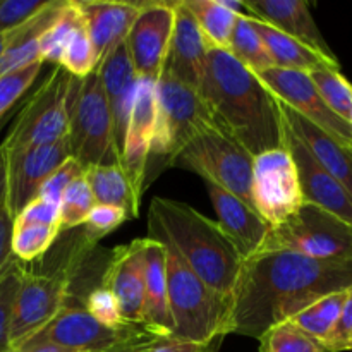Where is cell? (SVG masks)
<instances>
[{
  "mask_svg": "<svg viewBox=\"0 0 352 352\" xmlns=\"http://www.w3.org/2000/svg\"><path fill=\"white\" fill-rule=\"evenodd\" d=\"M352 285V261L316 260L292 251H265L241 265L229 299L226 336L260 339L306 306Z\"/></svg>",
  "mask_w": 352,
  "mask_h": 352,
  "instance_id": "6da1fadb",
  "label": "cell"
},
{
  "mask_svg": "<svg viewBox=\"0 0 352 352\" xmlns=\"http://www.w3.org/2000/svg\"><path fill=\"white\" fill-rule=\"evenodd\" d=\"M213 124L237 141L251 157L285 146L278 100L229 52L210 48L198 89Z\"/></svg>",
  "mask_w": 352,
  "mask_h": 352,
  "instance_id": "7a4b0ae2",
  "label": "cell"
},
{
  "mask_svg": "<svg viewBox=\"0 0 352 352\" xmlns=\"http://www.w3.org/2000/svg\"><path fill=\"white\" fill-rule=\"evenodd\" d=\"M148 239L170 248L210 289L230 299L243 258L215 220L182 201L153 198L148 208Z\"/></svg>",
  "mask_w": 352,
  "mask_h": 352,
  "instance_id": "3957f363",
  "label": "cell"
},
{
  "mask_svg": "<svg viewBox=\"0 0 352 352\" xmlns=\"http://www.w3.org/2000/svg\"><path fill=\"white\" fill-rule=\"evenodd\" d=\"M167 251V291L172 339L213 346L226 337L229 299L210 289L170 250Z\"/></svg>",
  "mask_w": 352,
  "mask_h": 352,
  "instance_id": "277c9868",
  "label": "cell"
},
{
  "mask_svg": "<svg viewBox=\"0 0 352 352\" xmlns=\"http://www.w3.org/2000/svg\"><path fill=\"white\" fill-rule=\"evenodd\" d=\"M78 79L54 65L17 113L2 146L7 153L54 143L69 136V110Z\"/></svg>",
  "mask_w": 352,
  "mask_h": 352,
  "instance_id": "5b68a950",
  "label": "cell"
},
{
  "mask_svg": "<svg viewBox=\"0 0 352 352\" xmlns=\"http://www.w3.org/2000/svg\"><path fill=\"white\" fill-rule=\"evenodd\" d=\"M157 120L151 143V158L174 165L181 151L210 126H215L206 103L196 89L182 85L164 71L155 85Z\"/></svg>",
  "mask_w": 352,
  "mask_h": 352,
  "instance_id": "8992f818",
  "label": "cell"
},
{
  "mask_svg": "<svg viewBox=\"0 0 352 352\" xmlns=\"http://www.w3.org/2000/svg\"><path fill=\"white\" fill-rule=\"evenodd\" d=\"M69 141L72 157L85 168L120 165L112 116L98 71L76 82L69 110Z\"/></svg>",
  "mask_w": 352,
  "mask_h": 352,
  "instance_id": "52a82bcc",
  "label": "cell"
},
{
  "mask_svg": "<svg viewBox=\"0 0 352 352\" xmlns=\"http://www.w3.org/2000/svg\"><path fill=\"white\" fill-rule=\"evenodd\" d=\"M265 251H292L316 260L352 261V226L305 203L291 219L270 227L258 253Z\"/></svg>",
  "mask_w": 352,
  "mask_h": 352,
  "instance_id": "ba28073f",
  "label": "cell"
},
{
  "mask_svg": "<svg viewBox=\"0 0 352 352\" xmlns=\"http://www.w3.org/2000/svg\"><path fill=\"white\" fill-rule=\"evenodd\" d=\"M174 165L192 170L205 182H212L253 206V157L217 126L203 129L181 151Z\"/></svg>",
  "mask_w": 352,
  "mask_h": 352,
  "instance_id": "9c48e42d",
  "label": "cell"
},
{
  "mask_svg": "<svg viewBox=\"0 0 352 352\" xmlns=\"http://www.w3.org/2000/svg\"><path fill=\"white\" fill-rule=\"evenodd\" d=\"M157 339L162 337L153 336L143 325L113 329L93 318L82 306L65 305L47 327L24 344H52L78 352H116L153 342Z\"/></svg>",
  "mask_w": 352,
  "mask_h": 352,
  "instance_id": "30bf717a",
  "label": "cell"
},
{
  "mask_svg": "<svg viewBox=\"0 0 352 352\" xmlns=\"http://www.w3.org/2000/svg\"><path fill=\"white\" fill-rule=\"evenodd\" d=\"M251 201L270 227L284 223L305 205L298 167L287 144L253 158Z\"/></svg>",
  "mask_w": 352,
  "mask_h": 352,
  "instance_id": "8fae6325",
  "label": "cell"
},
{
  "mask_svg": "<svg viewBox=\"0 0 352 352\" xmlns=\"http://www.w3.org/2000/svg\"><path fill=\"white\" fill-rule=\"evenodd\" d=\"M71 285V270L55 274H31L23 270L10 315V347L17 349L36 336L65 306Z\"/></svg>",
  "mask_w": 352,
  "mask_h": 352,
  "instance_id": "7c38bea8",
  "label": "cell"
},
{
  "mask_svg": "<svg viewBox=\"0 0 352 352\" xmlns=\"http://www.w3.org/2000/svg\"><path fill=\"white\" fill-rule=\"evenodd\" d=\"M258 78L274 93L278 102L287 105L302 119L352 150V126L340 119L337 113H333L330 107L323 102L309 74L270 67L267 71L258 72Z\"/></svg>",
  "mask_w": 352,
  "mask_h": 352,
  "instance_id": "4fadbf2b",
  "label": "cell"
},
{
  "mask_svg": "<svg viewBox=\"0 0 352 352\" xmlns=\"http://www.w3.org/2000/svg\"><path fill=\"white\" fill-rule=\"evenodd\" d=\"M174 2H141L126 38L127 54L141 79L157 82L164 74L174 31Z\"/></svg>",
  "mask_w": 352,
  "mask_h": 352,
  "instance_id": "5bb4252c",
  "label": "cell"
},
{
  "mask_svg": "<svg viewBox=\"0 0 352 352\" xmlns=\"http://www.w3.org/2000/svg\"><path fill=\"white\" fill-rule=\"evenodd\" d=\"M69 157H72L69 136L54 143L7 153L6 206L12 220L23 212L28 203L36 198L41 184Z\"/></svg>",
  "mask_w": 352,
  "mask_h": 352,
  "instance_id": "9a60e30c",
  "label": "cell"
},
{
  "mask_svg": "<svg viewBox=\"0 0 352 352\" xmlns=\"http://www.w3.org/2000/svg\"><path fill=\"white\" fill-rule=\"evenodd\" d=\"M155 85L150 79H141L134 96L129 124H127L126 140H124L120 167L129 181L134 198L141 203L144 188L148 184L150 170V153L157 120V96Z\"/></svg>",
  "mask_w": 352,
  "mask_h": 352,
  "instance_id": "2e32d148",
  "label": "cell"
},
{
  "mask_svg": "<svg viewBox=\"0 0 352 352\" xmlns=\"http://www.w3.org/2000/svg\"><path fill=\"white\" fill-rule=\"evenodd\" d=\"M146 243L143 237L117 246L102 278V285L116 296L122 320L129 325H143Z\"/></svg>",
  "mask_w": 352,
  "mask_h": 352,
  "instance_id": "e0dca14e",
  "label": "cell"
},
{
  "mask_svg": "<svg viewBox=\"0 0 352 352\" xmlns=\"http://www.w3.org/2000/svg\"><path fill=\"white\" fill-rule=\"evenodd\" d=\"M285 144H287L296 162V167H298L305 203L316 206V208L352 226V196L344 189V186L339 184L313 158L308 148L287 127H285Z\"/></svg>",
  "mask_w": 352,
  "mask_h": 352,
  "instance_id": "ac0fdd59",
  "label": "cell"
},
{
  "mask_svg": "<svg viewBox=\"0 0 352 352\" xmlns=\"http://www.w3.org/2000/svg\"><path fill=\"white\" fill-rule=\"evenodd\" d=\"M96 71H98L100 82L105 91L107 103H109L113 122V138H116V146L120 157L134 96H136L138 85H140V76L134 71L133 62L127 54L126 41L112 48L102 58Z\"/></svg>",
  "mask_w": 352,
  "mask_h": 352,
  "instance_id": "d6986e66",
  "label": "cell"
},
{
  "mask_svg": "<svg viewBox=\"0 0 352 352\" xmlns=\"http://www.w3.org/2000/svg\"><path fill=\"white\" fill-rule=\"evenodd\" d=\"M174 31L165 72L198 91L208 64V43L184 2H174Z\"/></svg>",
  "mask_w": 352,
  "mask_h": 352,
  "instance_id": "ffe728a7",
  "label": "cell"
},
{
  "mask_svg": "<svg viewBox=\"0 0 352 352\" xmlns=\"http://www.w3.org/2000/svg\"><path fill=\"white\" fill-rule=\"evenodd\" d=\"M205 184L217 219H219L217 223L220 229L229 237L243 261L254 256L263 246L270 226L261 219L260 213L250 203L243 201L212 182H205Z\"/></svg>",
  "mask_w": 352,
  "mask_h": 352,
  "instance_id": "44dd1931",
  "label": "cell"
},
{
  "mask_svg": "<svg viewBox=\"0 0 352 352\" xmlns=\"http://www.w3.org/2000/svg\"><path fill=\"white\" fill-rule=\"evenodd\" d=\"M244 6L254 19L263 21L268 26L308 45L323 57L339 62L316 26L309 3L305 0H250Z\"/></svg>",
  "mask_w": 352,
  "mask_h": 352,
  "instance_id": "7402d4cb",
  "label": "cell"
},
{
  "mask_svg": "<svg viewBox=\"0 0 352 352\" xmlns=\"http://www.w3.org/2000/svg\"><path fill=\"white\" fill-rule=\"evenodd\" d=\"M85 21L86 33L98 60L112 48L126 41L131 26L141 10V2H112V0H86L78 2Z\"/></svg>",
  "mask_w": 352,
  "mask_h": 352,
  "instance_id": "603a6c76",
  "label": "cell"
},
{
  "mask_svg": "<svg viewBox=\"0 0 352 352\" xmlns=\"http://www.w3.org/2000/svg\"><path fill=\"white\" fill-rule=\"evenodd\" d=\"M280 107L282 119H284L285 127L308 148L309 153L313 155L316 162L336 179L339 184L344 186L347 192L352 196V150L344 146L339 141L333 140L322 129L313 126L306 119H302L299 113L289 109L282 102Z\"/></svg>",
  "mask_w": 352,
  "mask_h": 352,
  "instance_id": "cb8c5ba5",
  "label": "cell"
},
{
  "mask_svg": "<svg viewBox=\"0 0 352 352\" xmlns=\"http://www.w3.org/2000/svg\"><path fill=\"white\" fill-rule=\"evenodd\" d=\"M62 3L64 0H47V3L33 16L7 31L6 47L0 55V76L41 60L40 40L45 31L54 23Z\"/></svg>",
  "mask_w": 352,
  "mask_h": 352,
  "instance_id": "d4e9b609",
  "label": "cell"
},
{
  "mask_svg": "<svg viewBox=\"0 0 352 352\" xmlns=\"http://www.w3.org/2000/svg\"><path fill=\"white\" fill-rule=\"evenodd\" d=\"M146 268H144L143 327L153 336L167 339L172 336L170 308L167 291V251L162 244L146 237Z\"/></svg>",
  "mask_w": 352,
  "mask_h": 352,
  "instance_id": "484cf974",
  "label": "cell"
},
{
  "mask_svg": "<svg viewBox=\"0 0 352 352\" xmlns=\"http://www.w3.org/2000/svg\"><path fill=\"white\" fill-rule=\"evenodd\" d=\"M253 24L254 28H256L258 33H260L268 54H270L272 62H274V67L287 69V71L306 72V74L315 72L323 67L340 69L339 62H333L330 60V58L323 57V55H320L318 52L309 48L308 45L301 43V41L284 34L282 31L268 26L267 23H263V21L254 19L253 17Z\"/></svg>",
  "mask_w": 352,
  "mask_h": 352,
  "instance_id": "4316f807",
  "label": "cell"
},
{
  "mask_svg": "<svg viewBox=\"0 0 352 352\" xmlns=\"http://www.w3.org/2000/svg\"><path fill=\"white\" fill-rule=\"evenodd\" d=\"M85 179L93 192L96 205L117 206L126 210L129 219L140 217V206L134 198L129 181L120 165H98L85 168Z\"/></svg>",
  "mask_w": 352,
  "mask_h": 352,
  "instance_id": "83f0119b",
  "label": "cell"
},
{
  "mask_svg": "<svg viewBox=\"0 0 352 352\" xmlns=\"http://www.w3.org/2000/svg\"><path fill=\"white\" fill-rule=\"evenodd\" d=\"M195 17L210 48L229 52L230 38L237 17L220 3V0H182Z\"/></svg>",
  "mask_w": 352,
  "mask_h": 352,
  "instance_id": "f1b7e54d",
  "label": "cell"
},
{
  "mask_svg": "<svg viewBox=\"0 0 352 352\" xmlns=\"http://www.w3.org/2000/svg\"><path fill=\"white\" fill-rule=\"evenodd\" d=\"M85 26L81 9L76 0H64L60 10L55 16L40 40V57L43 62H52L54 65L60 64L65 47L76 33Z\"/></svg>",
  "mask_w": 352,
  "mask_h": 352,
  "instance_id": "f546056e",
  "label": "cell"
},
{
  "mask_svg": "<svg viewBox=\"0 0 352 352\" xmlns=\"http://www.w3.org/2000/svg\"><path fill=\"white\" fill-rule=\"evenodd\" d=\"M347 289L346 291L332 292L329 296H323L322 299L315 301L313 305L306 306L305 309L292 316L289 322L294 323L296 327L311 336L313 339L320 340L325 344L329 340L330 333L336 329L337 322H339L340 311L346 302Z\"/></svg>",
  "mask_w": 352,
  "mask_h": 352,
  "instance_id": "4dcf8cb0",
  "label": "cell"
},
{
  "mask_svg": "<svg viewBox=\"0 0 352 352\" xmlns=\"http://www.w3.org/2000/svg\"><path fill=\"white\" fill-rule=\"evenodd\" d=\"M229 54L236 60H239L241 64L246 65L248 69L256 72V74L274 67L270 54H268L260 33L254 28L253 17H237L236 26H234L232 31V38H230Z\"/></svg>",
  "mask_w": 352,
  "mask_h": 352,
  "instance_id": "1f68e13d",
  "label": "cell"
},
{
  "mask_svg": "<svg viewBox=\"0 0 352 352\" xmlns=\"http://www.w3.org/2000/svg\"><path fill=\"white\" fill-rule=\"evenodd\" d=\"M58 226H36V223H12L10 250L21 263H30L43 256L60 234Z\"/></svg>",
  "mask_w": 352,
  "mask_h": 352,
  "instance_id": "d6a6232c",
  "label": "cell"
},
{
  "mask_svg": "<svg viewBox=\"0 0 352 352\" xmlns=\"http://www.w3.org/2000/svg\"><path fill=\"white\" fill-rule=\"evenodd\" d=\"M313 85L318 89L323 102L333 113L351 124L352 120V85L342 76L340 69L323 67L309 72Z\"/></svg>",
  "mask_w": 352,
  "mask_h": 352,
  "instance_id": "836d02e7",
  "label": "cell"
},
{
  "mask_svg": "<svg viewBox=\"0 0 352 352\" xmlns=\"http://www.w3.org/2000/svg\"><path fill=\"white\" fill-rule=\"evenodd\" d=\"M258 342L260 352H330L325 344L313 339L289 320L270 327Z\"/></svg>",
  "mask_w": 352,
  "mask_h": 352,
  "instance_id": "e575fe53",
  "label": "cell"
},
{
  "mask_svg": "<svg viewBox=\"0 0 352 352\" xmlns=\"http://www.w3.org/2000/svg\"><path fill=\"white\" fill-rule=\"evenodd\" d=\"M95 198L85 175L72 182L60 199V230H71L85 226L89 212L95 206Z\"/></svg>",
  "mask_w": 352,
  "mask_h": 352,
  "instance_id": "d590c367",
  "label": "cell"
},
{
  "mask_svg": "<svg viewBox=\"0 0 352 352\" xmlns=\"http://www.w3.org/2000/svg\"><path fill=\"white\" fill-rule=\"evenodd\" d=\"M98 64L100 60L95 54V48L89 41L86 28L82 26L65 47L58 65L65 69L71 76H74L76 79H82L91 74L93 71H96Z\"/></svg>",
  "mask_w": 352,
  "mask_h": 352,
  "instance_id": "8d00e7d4",
  "label": "cell"
},
{
  "mask_svg": "<svg viewBox=\"0 0 352 352\" xmlns=\"http://www.w3.org/2000/svg\"><path fill=\"white\" fill-rule=\"evenodd\" d=\"M41 65L43 62L38 60L28 67L0 76V119L12 112L14 105L19 102L21 96L31 88L34 79L40 74Z\"/></svg>",
  "mask_w": 352,
  "mask_h": 352,
  "instance_id": "74e56055",
  "label": "cell"
},
{
  "mask_svg": "<svg viewBox=\"0 0 352 352\" xmlns=\"http://www.w3.org/2000/svg\"><path fill=\"white\" fill-rule=\"evenodd\" d=\"M126 220H129L126 210L109 205H95L82 226V239L89 246H95L100 239L119 229Z\"/></svg>",
  "mask_w": 352,
  "mask_h": 352,
  "instance_id": "f35d334b",
  "label": "cell"
},
{
  "mask_svg": "<svg viewBox=\"0 0 352 352\" xmlns=\"http://www.w3.org/2000/svg\"><path fill=\"white\" fill-rule=\"evenodd\" d=\"M23 263L14 261L7 274L0 278V352H10V315H12L14 299L19 289L21 275H23Z\"/></svg>",
  "mask_w": 352,
  "mask_h": 352,
  "instance_id": "ab89813d",
  "label": "cell"
},
{
  "mask_svg": "<svg viewBox=\"0 0 352 352\" xmlns=\"http://www.w3.org/2000/svg\"><path fill=\"white\" fill-rule=\"evenodd\" d=\"M82 175H85V167H82L74 157H69L67 160H65L64 164L58 165V167L52 172L50 177L41 184L36 198L60 206V199L62 195L65 192V189H67L74 181L81 179Z\"/></svg>",
  "mask_w": 352,
  "mask_h": 352,
  "instance_id": "60d3db41",
  "label": "cell"
},
{
  "mask_svg": "<svg viewBox=\"0 0 352 352\" xmlns=\"http://www.w3.org/2000/svg\"><path fill=\"white\" fill-rule=\"evenodd\" d=\"M82 308L89 313L95 320H98L100 323L107 327H113V329H119V327L129 325L122 320L120 315L119 302H117L116 296L105 289L103 285L93 289L85 299V305Z\"/></svg>",
  "mask_w": 352,
  "mask_h": 352,
  "instance_id": "b9f144b4",
  "label": "cell"
},
{
  "mask_svg": "<svg viewBox=\"0 0 352 352\" xmlns=\"http://www.w3.org/2000/svg\"><path fill=\"white\" fill-rule=\"evenodd\" d=\"M45 3L47 0H0V34L26 21Z\"/></svg>",
  "mask_w": 352,
  "mask_h": 352,
  "instance_id": "7bdbcfd3",
  "label": "cell"
},
{
  "mask_svg": "<svg viewBox=\"0 0 352 352\" xmlns=\"http://www.w3.org/2000/svg\"><path fill=\"white\" fill-rule=\"evenodd\" d=\"M330 352L352 351V285L347 289V298L340 311L339 322L325 342Z\"/></svg>",
  "mask_w": 352,
  "mask_h": 352,
  "instance_id": "ee69618b",
  "label": "cell"
},
{
  "mask_svg": "<svg viewBox=\"0 0 352 352\" xmlns=\"http://www.w3.org/2000/svg\"><path fill=\"white\" fill-rule=\"evenodd\" d=\"M16 223H36V226H58L60 227V206L54 203L34 198L28 203L23 212L14 219Z\"/></svg>",
  "mask_w": 352,
  "mask_h": 352,
  "instance_id": "f6af8a7d",
  "label": "cell"
},
{
  "mask_svg": "<svg viewBox=\"0 0 352 352\" xmlns=\"http://www.w3.org/2000/svg\"><path fill=\"white\" fill-rule=\"evenodd\" d=\"M12 217L6 205L0 206V278L7 274L16 258L10 250V236H12Z\"/></svg>",
  "mask_w": 352,
  "mask_h": 352,
  "instance_id": "bcb514c9",
  "label": "cell"
},
{
  "mask_svg": "<svg viewBox=\"0 0 352 352\" xmlns=\"http://www.w3.org/2000/svg\"><path fill=\"white\" fill-rule=\"evenodd\" d=\"M219 344L220 342L213 344V346H201V344L184 342V340H175L172 337H167V339L155 340L148 352H212L219 349Z\"/></svg>",
  "mask_w": 352,
  "mask_h": 352,
  "instance_id": "7dc6e473",
  "label": "cell"
},
{
  "mask_svg": "<svg viewBox=\"0 0 352 352\" xmlns=\"http://www.w3.org/2000/svg\"><path fill=\"white\" fill-rule=\"evenodd\" d=\"M141 346H143V344H141ZM131 349H133V347H131ZM124 351H127V349H124ZM124 351H116V352H124ZM14 352H78V351L62 349V347L52 346V344H23L21 347L14 349Z\"/></svg>",
  "mask_w": 352,
  "mask_h": 352,
  "instance_id": "c3c4849f",
  "label": "cell"
},
{
  "mask_svg": "<svg viewBox=\"0 0 352 352\" xmlns=\"http://www.w3.org/2000/svg\"><path fill=\"white\" fill-rule=\"evenodd\" d=\"M7 199V153L0 144V206L6 205Z\"/></svg>",
  "mask_w": 352,
  "mask_h": 352,
  "instance_id": "681fc988",
  "label": "cell"
},
{
  "mask_svg": "<svg viewBox=\"0 0 352 352\" xmlns=\"http://www.w3.org/2000/svg\"><path fill=\"white\" fill-rule=\"evenodd\" d=\"M158 340V339H157ZM155 342V340H153ZM153 342H150V344H143V346H138V347H133V349H127V351H124V352H148L150 351V347H151V344Z\"/></svg>",
  "mask_w": 352,
  "mask_h": 352,
  "instance_id": "f907efd6",
  "label": "cell"
},
{
  "mask_svg": "<svg viewBox=\"0 0 352 352\" xmlns=\"http://www.w3.org/2000/svg\"><path fill=\"white\" fill-rule=\"evenodd\" d=\"M10 116H12V112H10V113H7L6 117H2V119H0V131H2V129H3V126H6V124L9 122Z\"/></svg>",
  "mask_w": 352,
  "mask_h": 352,
  "instance_id": "816d5d0a",
  "label": "cell"
},
{
  "mask_svg": "<svg viewBox=\"0 0 352 352\" xmlns=\"http://www.w3.org/2000/svg\"><path fill=\"white\" fill-rule=\"evenodd\" d=\"M6 34H7V33L0 34V55H2V52H3V47H6Z\"/></svg>",
  "mask_w": 352,
  "mask_h": 352,
  "instance_id": "f5cc1de1",
  "label": "cell"
},
{
  "mask_svg": "<svg viewBox=\"0 0 352 352\" xmlns=\"http://www.w3.org/2000/svg\"><path fill=\"white\" fill-rule=\"evenodd\" d=\"M212 352H219V349H215V351H212Z\"/></svg>",
  "mask_w": 352,
  "mask_h": 352,
  "instance_id": "db71d44e",
  "label": "cell"
},
{
  "mask_svg": "<svg viewBox=\"0 0 352 352\" xmlns=\"http://www.w3.org/2000/svg\"><path fill=\"white\" fill-rule=\"evenodd\" d=\"M351 126H352V120H351Z\"/></svg>",
  "mask_w": 352,
  "mask_h": 352,
  "instance_id": "11a10c76",
  "label": "cell"
},
{
  "mask_svg": "<svg viewBox=\"0 0 352 352\" xmlns=\"http://www.w3.org/2000/svg\"><path fill=\"white\" fill-rule=\"evenodd\" d=\"M10 352H14V351H10Z\"/></svg>",
  "mask_w": 352,
  "mask_h": 352,
  "instance_id": "9f6ffc18",
  "label": "cell"
}]
</instances>
